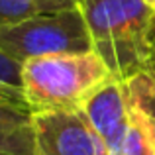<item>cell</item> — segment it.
<instances>
[{"mask_svg": "<svg viewBox=\"0 0 155 155\" xmlns=\"http://www.w3.org/2000/svg\"><path fill=\"white\" fill-rule=\"evenodd\" d=\"M92 49L110 75L130 81L147 71L155 45V12L143 0H79Z\"/></svg>", "mask_w": 155, "mask_h": 155, "instance_id": "obj_1", "label": "cell"}, {"mask_svg": "<svg viewBox=\"0 0 155 155\" xmlns=\"http://www.w3.org/2000/svg\"><path fill=\"white\" fill-rule=\"evenodd\" d=\"M0 51L22 65L35 57L92 51V39L81 8H71L0 28Z\"/></svg>", "mask_w": 155, "mask_h": 155, "instance_id": "obj_3", "label": "cell"}, {"mask_svg": "<svg viewBox=\"0 0 155 155\" xmlns=\"http://www.w3.org/2000/svg\"><path fill=\"white\" fill-rule=\"evenodd\" d=\"M81 110L88 118L98 136L108 147V153L120 143L134 114L128 83L116 77L106 79L98 88L87 96Z\"/></svg>", "mask_w": 155, "mask_h": 155, "instance_id": "obj_5", "label": "cell"}, {"mask_svg": "<svg viewBox=\"0 0 155 155\" xmlns=\"http://www.w3.org/2000/svg\"><path fill=\"white\" fill-rule=\"evenodd\" d=\"M143 2H145V4H147V6L155 12V0H143Z\"/></svg>", "mask_w": 155, "mask_h": 155, "instance_id": "obj_13", "label": "cell"}, {"mask_svg": "<svg viewBox=\"0 0 155 155\" xmlns=\"http://www.w3.org/2000/svg\"><path fill=\"white\" fill-rule=\"evenodd\" d=\"M128 83L130 98L137 112H141L147 120L155 136V77L149 71H141L136 77H132Z\"/></svg>", "mask_w": 155, "mask_h": 155, "instance_id": "obj_9", "label": "cell"}, {"mask_svg": "<svg viewBox=\"0 0 155 155\" xmlns=\"http://www.w3.org/2000/svg\"><path fill=\"white\" fill-rule=\"evenodd\" d=\"M110 155H155V136L145 116L136 108L126 134L122 136L120 143L110 151Z\"/></svg>", "mask_w": 155, "mask_h": 155, "instance_id": "obj_8", "label": "cell"}, {"mask_svg": "<svg viewBox=\"0 0 155 155\" xmlns=\"http://www.w3.org/2000/svg\"><path fill=\"white\" fill-rule=\"evenodd\" d=\"M39 155H110L83 110L34 114Z\"/></svg>", "mask_w": 155, "mask_h": 155, "instance_id": "obj_4", "label": "cell"}, {"mask_svg": "<svg viewBox=\"0 0 155 155\" xmlns=\"http://www.w3.org/2000/svg\"><path fill=\"white\" fill-rule=\"evenodd\" d=\"M0 155H39L34 114L26 104L0 96Z\"/></svg>", "mask_w": 155, "mask_h": 155, "instance_id": "obj_6", "label": "cell"}, {"mask_svg": "<svg viewBox=\"0 0 155 155\" xmlns=\"http://www.w3.org/2000/svg\"><path fill=\"white\" fill-rule=\"evenodd\" d=\"M110 77L94 49L45 55L22 63V92L31 114L81 110L87 96Z\"/></svg>", "mask_w": 155, "mask_h": 155, "instance_id": "obj_2", "label": "cell"}, {"mask_svg": "<svg viewBox=\"0 0 155 155\" xmlns=\"http://www.w3.org/2000/svg\"><path fill=\"white\" fill-rule=\"evenodd\" d=\"M0 88L20 96L26 102L22 92V65L4 55L2 51H0Z\"/></svg>", "mask_w": 155, "mask_h": 155, "instance_id": "obj_10", "label": "cell"}, {"mask_svg": "<svg viewBox=\"0 0 155 155\" xmlns=\"http://www.w3.org/2000/svg\"><path fill=\"white\" fill-rule=\"evenodd\" d=\"M0 96H2V98H10V100H14V102H20V104H26L22 98H20V96L12 94V92H8V91H2V88H0ZM26 106H28V104H26Z\"/></svg>", "mask_w": 155, "mask_h": 155, "instance_id": "obj_11", "label": "cell"}, {"mask_svg": "<svg viewBox=\"0 0 155 155\" xmlns=\"http://www.w3.org/2000/svg\"><path fill=\"white\" fill-rule=\"evenodd\" d=\"M71 8H79V0H0V28Z\"/></svg>", "mask_w": 155, "mask_h": 155, "instance_id": "obj_7", "label": "cell"}, {"mask_svg": "<svg viewBox=\"0 0 155 155\" xmlns=\"http://www.w3.org/2000/svg\"><path fill=\"white\" fill-rule=\"evenodd\" d=\"M147 71L155 77V45H153V51H151V59H149V67H147Z\"/></svg>", "mask_w": 155, "mask_h": 155, "instance_id": "obj_12", "label": "cell"}]
</instances>
